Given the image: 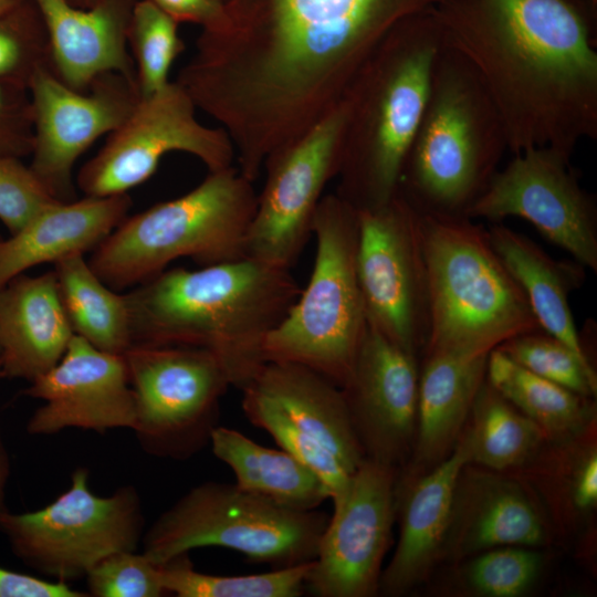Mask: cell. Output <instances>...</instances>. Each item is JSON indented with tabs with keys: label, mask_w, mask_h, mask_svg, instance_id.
<instances>
[{
	"label": "cell",
	"mask_w": 597,
	"mask_h": 597,
	"mask_svg": "<svg viewBox=\"0 0 597 597\" xmlns=\"http://www.w3.org/2000/svg\"><path fill=\"white\" fill-rule=\"evenodd\" d=\"M443 0H223L176 82L229 135L238 170L265 160L346 98L384 39Z\"/></svg>",
	"instance_id": "1"
},
{
	"label": "cell",
	"mask_w": 597,
	"mask_h": 597,
	"mask_svg": "<svg viewBox=\"0 0 597 597\" xmlns=\"http://www.w3.org/2000/svg\"><path fill=\"white\" fill-rule=\"evenodd\" d=\"M596 0H443L444 44L474 69L515 155L597 138Z\"/></svg>",
	"instance_id": "2"
},
{
	"label": "cell",
	"mask_w": 597,
	"mask_h": 597,
	"mask_svg": "<svg viewBox=\"0 0 597 597\" xmlns=\"http://www.w3.org/2000/svg\"><path fill=\"white\" fill-rule=\"evenodd\" d=\"M301 291L291 270L248 256L164 270L125 293L133 345L206 349L241 389L265 362L263 343Z\"/></svg>",
	"instance_id": "3"
},
{
	"label": "cell",
	"mask_w": 597,
	"mask_h": 597,
	"mask_svg": "<svg viewBox=\"0 0 597 597\" xmlns=\"http://www.w3.org/2000/svg\"><path fill=\"white\" fill-rule=\"evenodd\" d=\"M442 45L432 9L411 15L384 39L353 83L335 193L358 211L378 208L398 192Z\"/></svg>",
	"instance_id": "4"
},
{
	"label": "cell",
	"mask_w": 597,
	"mask_h": 597,
	"mask_svg": "<svg viewBox=\"0 0 597 597\" xmlns=\"http://www.w3.org/2000/svg\"><path fill=\"white\" fill-rule=\"evenodd\" d=\"M505 150V129L486 88L443 42L398 190L420 212L465 217Z\"/></svg>",
	"instance_id": "5"
},
{
	"label": "cell",
	"mask_w": 597,
	"mask_h": 597,
	"mask_svg": "<svg viewBox=\"0 0 597 597\" xmlns=\"http://www.w3.org/2000/svg\"><path fill=\"white\" fill-rule=\"evenodd\" d=\"M421 213L428 349L490 354L541 328L488 232L461 216Z\"/></svg>",
	"instance_id": "6"
},
{
	"label": "cell",
	"mask_w": 597,
	"mask_h": 597,
	"mask_svg": "<svg viewBox=\"0 0 597 597\" xmlns=\"http://www.w3.org/2000/svg\"><path fill=\"white\" fill-rule=\"evenodd\" d=\"M253 184L234 166L208 171L187 193L127 216L88 263L119 291L146 282L179 258L201 266L245 258L258 202Z\"/></svg>",
	"instance_id": "7"
},
{
	"label": "cell",
	"mask_w": 597,
	"mask_h": 597,
	"mask_svg": "<svg viewBox=\"0 0 597 597\" xmlns=\"http://www.w3.org/2000/svg\"><path fill=\"white\" fill-rule=\"evenodd\" d=\"M316 241L310 281L268 334L265 362L304 366L343 387L367 327L357 274L358 211L324 195L313 221Z\"/></svg>",
	"instance_id": "8"
},
{
	"label": "cell",
	"mask_w": 597,
	"mask_h": 597,
	"mask_svg": "<svg viewBox=\"0 0 597 597\" xmlns=\"http://www.w3.org/2000/svg\"><path fill=\"white\" fill-rule=\"evenodd\" d=\"M329 516L295 510L235 483L208 481L191 488L145 530L143 553L155 564L202 547L241 553L274 568L314 561Z\"/></svg>",
	"instance_id": "9"
},
{
	"label": "cell",
	"mask_w": 597,
	"mask_h": 597,
	"mask_svg": "<svg viewBox=\"0 0 597 597\" xmlns=\"http://www.w3.org/2000/svg\"><path fill=\"white\" fill-rule=\"evenodd\" d=\"M245 418L324 483L335 501L366 459L341 387L304 366L264 362L240 389Z\"/></svg>",
	"instance_id": "10"
},
{
	"label": "cell",
	"mask_w": 597,
	"mask_h": 597,
	"mask_svg": "<svg viewBox=\"0 0 597 597\" xmlns=\"http://www.w3.org/2000/svg\"><path fill=\"white\" fill-rule=\"evenodd\" d=\"M0 532L30 568L69 583L85 577L113 553L137 551L145 517L135 486L123 485L100 496L88 486V470L76 468L69 489L44 507L0 512Z\"/></svg>",
	"instance_id": "11"
},
{
	"label": "cell",
	"mask_w": 597,
	"mask_h": 597,
	"mask_svg": "<svg viewBox=\"0 0 597 597\" xmlns=\"http://www.w3.org/2000/svg\"><path fill=\"white\" fill-rule=\"evenodd\" d=\"M123 356L136 402L132 430L142 449L178 461L205 449L232 386L219 358L196 347L139 344Z\"/></svg>",
	"instance_id": "12"
},
{
	"label": "cell",
	"mask_w": 597,
	"mask_h": 597,
	"mask_svg": "<svg viewBox=\"0 0 597 597\" xmlns=\"http://www.w3.org/2000/svg\"><path fill=\"white\" fill-rule=\"evenodd\" d=\"M193 101L176 81L139 97L126 119L80 169L76 184L88 197L128 193L148 180L164 156L172 151L197 157L216 171L233 166L235 153L222 127H209L196 116Z\"/></svg>",
	"instance_id": "13"
},
{
	"label": "cell",
	"mask_w": 597,
	"mask_h": 597,
	"mask_svg": "<svg viewBox=\"0 0 597 597\" xmlns=\"http://www.w3.org/2000/svg\"><path fill=\"white\" fill-rule=\"evenodd\" d=\"M345 118L343 102L301 138L268 157L265 182L247 235L248 258L287 270L296 263L313 235L325 187L337 176Z\"/></svg>",
	"instance_id": "14"
},
{
	"label": "cell",
	"mask_w": 597,
	"mask_h": 597,
	"mask_svg": "<svg viewBox=\"0 0 597 597\" xmlns=\"http://www.w3.org/2000/svg\"><path fill=\"white\" fill-rule=\"evenodd\" d=\"M357 274L367 322L415 355L427 323L421 213L399 190L358 211Z\"/></svg>",
	"instance_id": "15"
},
{
	"label": "cell",
	"mask_w": 597,
	"mask_h": 597,
	"mask_svg": "<svg viewBox=\"0 0 597 597\" xmlns=\"http://www.w3.org/2000/svg\"><path fill=\"white\" fill-rule=\"evenodd\" d=\"M398 469L365 459L320 537L305 589L317 597H371L379 593L381 565L396 517Z\"/></svg>",
	"instance_id": "16"
},
{
	"label": "cell",
	"mask_w": 597,
	"mask_h": 597,
	"mask_svg": "<svg viewBox=\"0 0 597 597\" xmlns=\"http://www.w3.org/2000/svg\"><path fill=\"white\" fill-rule=\"evenodd\" d=\"M570 157L549 147L513 155L465 212L500 221L519 217L578 263L597 270L596 209L569 167Z\"/></svg>",
	"instance_id": "17"
},
{
	"label": "cell",
	"mask_w": 597,
	"mask_h": 597,
	"mask_svg": "<svg viewBox=\"0 0 597 597\" xmlns=\"http://www.w3.org/2000/svg\"><path fill=\"white\" fill-rule=\"evenodd\" d=\"M34 143L29 165L50 195L75 199L73 167L93 143L116 129L139 100L137 83L118 73L98 76L76 91L50 69H41L29 86Z\"/></svg>",
	"instance_id": "18"
},
{
	"label": "cell",
	"mask_w": 597,
	"mask_h": 597,
	"mask_svg": "<svg viewBox=\"0 0 597 597\" xmlns=\"http://www.w3.org/2000/svg\"><path fill=\"white\" fill-rule=\"evenodd\" d=\"M367 459L399 468L413 450L419 373L415 355L367 322L352 373L342 387Z\"/></svg>",
	"instance_id": "19"
},
{
	"label": "cell",
	"mask_w": 597,
	"mask_h": 597,
	"mask_svg": "<svg viewBox=\"0 0 597 597\" xmlns=\"http://www.w3.org/2000/svg\"><path fill=\"white\" fill-rule=\"evenodd\" d=\"M22 394L44 401L27 422L33 436L69 428L102 434L135 425L136 402L124 356L102 352L77 335L59 363Z\"/></svg>",
	"instance_id": "20"
},
{
	"label": "cell",
	"mask_w": 597,
	"mask_h": 597,
	"mask_svg": "<svg viewBox=\"0 0 597 597\" xmlns=\"http://www.w3.org/2000/svg\"><path fill=\"white\" fill-rule=\"evenodd\" d=\"M136 0H97L80 8L67 0H33L49 38L54 75L86 91L101 75L118 73L137 83L128 52V27Z\"/></svg>",
	"instance_id": "21"
},
{
	"label": "cell",
	"mask_w": 597,
	"mask_h": 597,
	"mask_svg": "<svg viewBox=\"0 0 597 597\" xmlns=\"http://www.w3.org/2000/svg\"><path fill=\"white\" fill-rule=\"evenodd\" d=\"M471 462L467 430L452 451L423 476L396 482L400 535L395 553L383 570L379 593L398 596L420 583L441 555L450 526L459 478Z\"/></svg>",
	"instance_id": "22"
},
{
	"label": "cell",
	"mask_w": 597,
	"mask_h": 597,
	"mask_svg": "<svg viewBox=\"0 0 597 597\" xmlns=\"http://www.w3.org/2000/svg\"><path fill=\"white\" fill-rule=\"evenodd\" d=\"M74 335L53 270L22 273L0 286L3 378L32 383L59 363Z\"/></svg>",
	"instance_id": "23"
},
{
	"label": "cell",
	"mask_w": 597,
	"mask_h": 597,
	"mask_svg": "<svg viewBox=\"0 0 597 597\" xmlns=\"http://www.w3.org/2000/svg\"><path fill=\"white\" fill-rule=\"evenodd\" d=\"M128 193L54 202L0 245V286L28 269L93 251L127 217Z\"/></svg>",
	"instance_id": "24"
},
{
	"label": "cell",
	"mask_w": 597,
	"mask_h": 597,
	"mask_svg": "<svg viewBox=\"0 0 597 597\" xmlns=\"http://www.w3.org/2000/svg\"><path fill=\"white\" fill-rule=\"evenodd\" d=\"M464 469L443 548L461 558L494 547L543 544L545 524L519 484L491 474L468 476Z\"/></svg>",
	"instance_id": "25"
},
{
	"label": "cell",
	"mask_w": 597,
	"mask_h": 597,
	"mask_svg": "<svg viewBox=\"0 0 597 597\" xmlns=\"http://www.w3.org/2000/svg\"><path fill=\"white\" fill-rule=\"evenodd\" d=\"M488 356L429 353L419 375L413 469L437 465L452 451L484 383Z\"/></svg>",
	"instance_id": "26"
},
{
	"label": "cell",
	"mask_w": 597,
	"mask_h": 597,
	"mask_svg": "<svg viewBox=\"0 0 597 597\" xmlns=\"http://www.w3.org/2000/svg\"><path fill=\"white\" fill-rule=\"evenodd\" d=\"M488 235L522 289L541 328L590 365L568 303V294L578 281L575 268L554 261L533 241L504 226H493Z\"/></svg>",
	"instance_id": "27"
},
{
	"label": "cell",
	"mask_w": 597,
	"mask_h": 597,
	"mask_svg": "<svg viewBox=\"0 0 597 597\" xmlns=\"http://www.w3.org/2000/svg\"><path fill=\"white\" fill-rule=\"evenodd\" d=\"M209 446L235 476V484L251 493L295 510H316L328 492L322 480L283 449L263 447L242 432L218 426Z\"/></svg>",
	"instance_id": "28"
},
{
	"label": "cell",
	"mask_w": 597,
	"mask_h": 597,
	"mask_svg": "<svg viewBox=\"0 0 597 597\" xmlns=\"http://www.w3.org/2000/svg\"><path fill=\"white\" fill-rule=\"evenodd\" d=\"M53 271L74 334L102 352L123 355L133 345L125 294L105 284L81 254L55 262Z\"/></svg>",
	"instance_id": "29"
},
{
	"label": "cell",
	"mask_w": 597,
	"mask_h": 597,
	"mask_svg": "<svg viewBox=\"0 0 597 597\" xmlns=\"http://www.w3.org/2000/svg\"><path fill=\"white\" fill-rule=\"evenodd\" d=\"M485 377L502 397L535 422L546 438L572 437L590 419L588 397L535 375L499 348L488 356Z\"/></svg>",
	"instance_id": "30"
},
{
	"label": "cell",
	"mask_w": 597,
	"mask_h": 597,
	"mask_svg": "<svg viewBox=\"0 0 597 597\" xmlns=\"http://www.w3.org/2000/svg\"><path fill=\"white\" fill-rule=\"evenodd\" d=\"M465 430L471 443V462L495 471L522 464L545 437L540 427L483 383L471 408Z\"/></svg>",
	"instance_id": "31"
},
{
	"label": "cell",
	"mask_w": 597,
	"mask_h": 597,
	"mask_svg": "<svg viewBox=\"0 0 597 597\" xmlns=\"http://www.w3.org/2000/svg\"><path fill=\"white\" fill-rule=\"evenodd\" d=\"M312 564L222 576L196 570L185 554L160 565V577L166 593L178 597H298L305 591Z\"/></svg>",
	"instance_id": "32"
},
{
	"label": "cell",
	"mask_w": 597,
	"mask_h": 597,
	"mask_svg": "<svg viewBox=\"0 0 597 597\" xmlns=\"http://www.w3.org/2000/svg\"><path fill=\"white\" fill-rule=\"evenodd\" d=\"M178 22L149 0H136L128 27V46L133 52L139 96L164 88L169 71L185 50Z\"/></svg>",
	"instance_id": "33"
},
{
	"label": "cell",
	"mask_w": 597,
	"mask_h": 597,
	"mask_svg": "<svg viewBox=\"0 0 597 597\" xmlns=\"http://www.w3.org/2000/svg\"><path fill=\"white\" fill-rule=\"evenodd\" d=\"M41 69L52 71L48 32L33 0H24L0 14V82L29 91Z\"/></svg>",
	"instance_id": "34"
},
{
	"label": "cell",
	"mask_w": 597,
	"mask_h": 597,
	"mask_svg": "<svg viewBox=\"0 0 597 597\" xmlns=\"http://www.w3.org/2000/svg\"><path fill=\"white\" fill-rule=\"evenodd\" d=\"M496 348L537 376L584 397L596 396L597 378L591 365L548 334L533 332L519 335Z\"/></svg>",
	"instance_id": "35"
},
{
	"label": "cell",
	"mask_w": 597,
	"mask_h": 597,
	"mask_svg": "<svg viewBox=\"0 0 597 597\" xmlns=\"http://www.w3.org/2000/svg\"><path fill=\"white\" fill-rule=\"evenodd\" d=\"M542 556L525 546H501L473 559L467 572L470 587L488 597H516L538 576Z\"/></svg>",
	"instance_id": "36"
},
{
	"label": "cell",
	"mask_w": 597,
	"mask_h": 597,
	"mask_svg": "<svg viewBox=\"0 0 597 597\" xmlns=\"http://www.w3.org/2000/svg\"><path fill=\"white\" fill-rule=\"evenodd\" d=\"M88 595L94 597H159L166 595L160 565L143 552L113 553L85 576Z\"/></svg>",
	"instance_id": "37"
},
{
	"label": "cell",
	"mask_w": 597,
	"mask_h": 597,
	"mask_svg": "<svg viewBox=\"0 0 597 597\" xmlns=\"http://www.w3.org/2000/svg\"><path fill=\"white\" fill-rule=\"evenodd\" d=\"M20 158L0 156V220L15 234L48 206L57 202Z\"/></svg>",
	"instance_id": "38"
},
{
	"label": "cell",
	"mask_w": 597,
	"mask_h": 597,
	"mask_svg": "<svg viewBox=\"0 0 597 597\" xmlns=\"http://www.w3.org/2000/svg\"><path fill=\"white\" fill-rule=\"evenodd\" d=\"M34 143L33 108L28 90L0 82V156H30Z\"/></svg>",
	"instance_id": "39"
},
{
	"label": "cell",
	"mask_w": 597,
	"mask_h": 597,
	"mask_svg": "<svg viewBox=\"0 0 597 597\" xmlns=\"http://www.w3.org/2000/svg\"><path fill=\"white\" fill-rule=\"evenodd\" d=\"M69 583L48 580L0 566V597H87Z\"/></svg>",
	"instance_id": "40"
},
{
	"label": "cell",
	"mask_w": 597,
	"mask_h": 597,
	"mask_svg": "<svg viewBox=\"0 0 597 597\" xmlns=\"http://www.w3.org/2000/svg\"><path fill=\"white\" fill-rule=\"evenodd\" d=\"M160 10L180 22L196 23L208 29L223 18V4L219 0H149Z\"/></svg>",
	"instance_id": "41"
},
{
	"label": "cell",
	"mask_w": 597,
	"mask_h": 597,
	"mask_svg": "<svg viewBox=\"0 0 597 597\" xmlns=\"http://www.w3.org/2000/svg\"><path fill=\"white\" fill-rule=\"evenodd\" d=\"M572 499L574 505L582 511H588L597 503V455L590 452L579 464L575 473Z\"/></svg>",
	"instance_id": "42"
},
{
	"label": "cell",
	"mask_w": 597,
	"mask_h": 597,
	"mask_svg": "<svg viewBox=\"0 0 597 597\" xmlns=\"http://www.w3.org/2000/svg\"><path fill=\"white\" fill-rule=\"evenodd\" d=\"M11 474V462L9 452L4 444L0 430V512L8 510L7 507V485Z\"/></svg>",
	"instance_id": "43"
},
{
	"label": "cell",
	"mask_w": 597,
	"mask_h": 597,
	"mask_svg": "<svg viewBox=\"0 0 597 597\" xmlns=\"http://www.w3.org/2000/svg\"><path fill=\"white\" fill-rule=\"evenodd\" d=\"M24 0H0V14H3L19 4H21Z\"/></svg>",
	"instance_id": "44"
},
{
	"label": "cell",
	"mask_w": 597,
	"mask_h": 597,
	"mask_svg": "<svg viewBox=\"0 0 597 597\" xmlns=\"http://www.w3.org/2000/svg\"><path fill=\"white\" fill-rule=\"evenodd\" d=\"M70 3L74 4L75 7L80 8H90L92 7L97 0H67Z\"/></svg>",
	"instance_id": "45"
},
{
	"label": "cell",
	"mask_w": 597,
	"mask_h": 597,
	"mask_svg": "<svg viewBox=\"0 0 597 597\" xmlns=\"http://www.w3.org/2000/svg\"><path fill=\"white\" fill-rule=\"evenodd\" d=\"M0 378H3L2 371H1V365H0Z\"/></svg>",
	"instance_id": "46"
},
{
	"label": "cell",
	"mask_w": 597,
	"mask_h": 597,
	"mask_svg": "<svg viewBox=\"0 0 597 597\" xmlns=\"http://www.w3.org/2000/svg\"><path fill=\"white\" fill-rule=\"evenodd\" d=\"M1 242H2V240L0 239V245H1Z\"/></svg>",
	"instance_id": "47"
},
{
	"label": "cell",
	"mask_w": 597,
	"mask_h": 597,
	"mask_svg": "<svg viewBox=\"0 0 597 597\" xmlns=\"http://www.w3.org/2000/svg\"><path fill=\"white\" fill-rule=\"evenodd\" d=\"M219 1H221V2H222L223 0H219Z\"/></svg>",
	"instance_id": "48"
}]
</instances>
